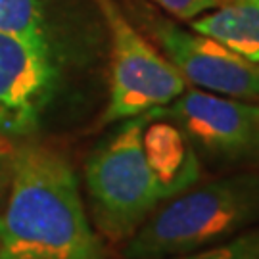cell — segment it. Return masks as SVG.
<instances>
[{
	"label": "cell",
	"instance_id": "7c38bea8",
	"mask_svg": "<svg viewBox=\"0 0 259 259\" xmlns=\"http://www.w3.org/2000/svg\"><path fill=\"white\" fill-rule=\"evenodd\" d=\"M154 2L165 12H169L171 16L192 21L198 16H204L205 12L217 8L223 0H154Z\"/></svg>",
	"mask_w": 259,
	"mask_h": 259
},
{
	"label": "cell",
	"instance_id": "6da1fadb",
	"mask_svg": "<svg viewBox=\"0 0 259 259\" xmlns=\"http://www.w3.org/2000/svg\"><path fill=\"white\" fill-rule=\"evenodd\" d=\"M0 259H104L73 167L52 146L0 157Z\"/></svg>",
	"mask_w": 259,
	"mask_h": 259
},
{
	"label": "cell",
	"instance_id": "277c9868",
	"mask_svg": "<svg viewBox=\"0 0 259 259\" xmlns=\"http://www.w3.org/2000/svg\"><path fill=\"white\" fill-rule=\"evenodd\" d=\"M111 37L110 100L102 125L167 106L186 91V79L129 23L113 0H96Z\"/></svg>",
	"mask_w": 259,
	"mask_h": 259
},
{
	"label": "cell",
	"instance_id": "4fadbf2b",
	"mask_svg": "<svg viewBox=\"0 0 259 259\" xmlns=\"http://www.w3.org/2000/svg\"><path fill=\"white\" fill-rule=\"evenodd\" d=\"M10 148H12V144H10L8 140L4 139V135L0 133V157L4 156V154H6V152H8Z\"/></svg>",
	"mask_w": 259,
	"mask_h": 259
},
{
	"label": "cell",
	"instance_id": "ba28073f",
	"mask_svg": "<svg viewBox=\"0 0 259 259\" xmlns=\"http://www.w3.org/2000/svg\"><path fill=\"white\" fill-rule=\"evenodd\" d=\"M142 148L163 200L183 194L200 181L198 152L173 121L148 117L142 131Z\"/></svg>",
	"mask_w": 259,
	"mask_h": 259
},
{
	"label": "cell",
	"instance_id": "7a4b0ae2",
	"mask_svg": "<svg viewBox=\"0 0 259 259\" xmlns=\"http://www.w3.org/2000/svg\"><path fill=\"white\" fill-rule=\"evenodd\" d=\"M259 227V175L236 173L188 188L154 209L125 240L123 259H171Z\"/></svg>",
	"mask_w": 259,
	"mask_h": 259
},
{
	"label": "cell",
	"instance_id": "30bf717a",
	"mask_svg": "<svg viewBox=\"0 0 259 259\" xmlns=\"http://www.w3.org/2000/svg\"><path fill=\"white\" fill-rule=\"evenodd\" d=\"M0 31L47 40L38 0H0Z\"/></svg>",
	"mask_w": 259,
	"mask_h": 259
},
{
	"label": "cell",
	"instance_id": "5bb4252c",
	"mask_svg": "<svg viewBox=\"0 0 259 259\" xmlns=\"http://www.w3.org/2000/svg\"><path fill=\"white\" fill-rule=\"evenodd\" d=\"M257 259H259V257H257Z\"/></svg>",
	"mask_w": 259,
	"mask_h": 259
},
{
	"label": "cell",
	"instance_id": "8992f818",
	"mask_svg": "<svg viewBox=\"0 0 259 259\" xmlns=\"http://www.w3.org/2000/svg\"><path fill=\"white\" fill-rule=\"evenodd\" d=\"M56 89V67L47 40L0 31V133L27 137Z\"/></svg>",
	"mask_w": 259,
	"mask_h": 259
},
{
	"label": "cell",
	"instance_id": "52a82bcc",
	"mask_svg": "<svg viewBox=\"0 0 259 259\" xmlns=\"http://www.w3.org/2000/svg\"><path fill=\"white\" fill-rule=\"evenodd\" d=\"M152 31L186 81L207 93L259 102V64L213 38L188 33L165 19L152 21Z\"/></svg>",
	"mask_w": 259,
	"mask_h": 259
},
{
	"label": "cell",
	"instance_id": "9c48e42d",
	"mask_svg": "<svg viewBox=\"0 0 259 259\" xmlns=\"http://www.w3.org/2000/svg\"><path fill=\"white\" fill-rule=\"evenodd\" d=\"M190 27L259 64V0H223Z\"/></svg>",
	"mask_w": 259,
	"mask_h": 259
},
{
	"label": "cell",
	"instance_id": "5b68a950",
	"mask_svg": "<svg viewBox=\"0 0 259 259\" xmlns=\"http://www.w3.org/2000/svg\"><path fill=\"white\" fill-rule=\"evenodd\" d=\"M146 115L177 123L211 161L259 163V104L190 89Z\"/></svg>",
	"mask_w": 259,
	"mask_h": 259
},
{
	"label": "cell",
	"instance_id": "3957f363",
	"mask_svg": "<svg viewBox=\"0 0 259 259\" xmlns=\"http://www.w3.org/2000/svg\"><path fill=\"white\" fill-rule=\"evenodd\" d=\"M146 121V113L125 119L84 165L93 223L110 242L129 240L163 202L142 148Z\"/></svg>",
	"mask_w": 259,
	"mask_h": 259
},
{
	"label": "cell",
	"instance_id": "8fae6325",
	"mask_svg": "<svg viewBox=\"0 0 259 259\" xmlns=\"http://www.w3.org/2000/svg\"><path fill=\"white\" fill-rule=\"evenodd\" d=\"M259 257V227L223 244L204 250L177 255L171 259H257Z\"/></svg>",
	"mask_w": 259,
	"mask_h": 259
}]
</instances>
